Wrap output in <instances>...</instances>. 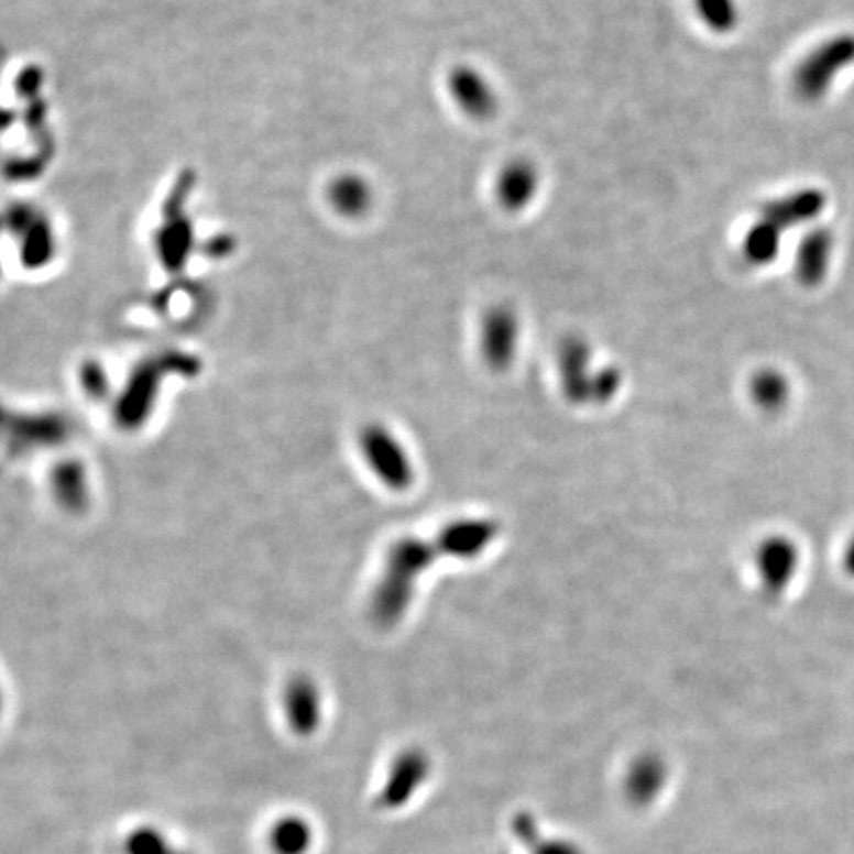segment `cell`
<instances>
[{
	"label": "cell",
	"mask_w": 854,
	"mask_h": 854,
	"mask_svg": "<svg viewBox=\"0 0 854 854\" xmlns=\"http://www.w3.org/2000/svg\"><path fill=\"white\" fill-rule=\"evenodd\" d=\"M437 554L436 540L429 543L418 536H406L390 548L384 576L372 595V615L382 627H394L408 613L419 576L434 563Z\"/></svg>",
	"instance_id": "1"
},
{
	"label": "cell",
	"mask_w": 854,
	"mask_h": 854,
	"mask_svg": "<svg viewBox=\"0 0 854 854\" xmlns=\"http://www.w3.org/2000/svg\"><path fill=\"white\" fill-rule=\"evenodd\" d=\"M590 344L580 337L563 340L558 350V372L563 396L576 406L610 404L622 388V372L613 366L593 370Z\"/></svg>",
	"instance_id": "2"
},
{
	"label": "cell",
	"mask_w": 854,
	"mask_h": 854,
	"mask_svg": "<svg viewBox=\"0 0 854 854\" xmlns=\"http://www.w3.org/2000/svg\"><path fill=\"white\" fill-rule=\"evenodd\" d=\"M854 64V34H839L819 44L793 76L797 96L806 101L825 98L836 76Z\"/></svg>",
	"instance_id": "3"
},
{
	"label": "cell",
	"mask_w": 854,
	"mask_h": 854,
	"mask_svg": "<svg viewBox=\"0 0 854 854\" xmlns=\"http://www.w3.org/2000/svg\"><path fill=\"white\" fill-rule=\"evenodd\" d=\"M360 451L372 473L392 491H408L414 485V463L398 436L382 424H370L360 431Z\"/></svg>",
	"instance_id": "4"
},
{
	"label": "cell",
	"mask_w": 854,
	"mask_h": 854,
	"mask_svg": "<svg viewBox=\"0 0 854 854\" xmlns=\"http://www.w3.org/2000/svg\"><path fill=\"white\" fill-rule=\"evenodd\" d=\"M521 320L516 313L499 305L486 313L481 325V354L493 370H506L518 352Z\"/></svg>",
	"instance_id": "5"
},
{
	"label": "cell",
	"mask_w": 854,
	"mask_h": 854,
	"mask_svg": "<svg viewBox=\"0 0 854 854\" xmlns=\"http://www.w3.org/2000/svg\"><path fill=\"white\" fill-rule=\"evenodd\" d=\"M499 536V525L491 518H461L441 528L436 536L441 556L457 560H473L485 552Z\"/></svg>",
	"instance_id": "6"
},
{
	"label": "cell",
	"mask_w": 854,
	"mask_h": 854,
	"mask_svg": "<svg viewBox=\"0 0 854 854\" xmlns=\"http://www.w3.org/2000/svg\"><path fill=\"white\" fill-rule=\"evenodd\" d=\"M826 206V196L819 188H801L781 196L762 208V218L777 226L781 232L817 220Z\"/></svg>",
	"instance_id": "7"
},
{
	"label": "cell",
	"mask_w": 854,
	"mask_h": 854,
	"mask_svg": "<svg viewBox=\"0 0 854 854\" xmlns=\"http://www.w3.org/2000/svg\"><path fill=\"white\" fill-rule=\"evenodd\" d=\"M449 91H451V98L456 99L457 106L461 107V111H466L467 116L485 119L495 113L496 103H499L495 88L477 69L469 66L453 69L449 76Z\"/></svg>",
	"instance_id": "8"
},
{
	"label": "cell",
	"mask_w": 854,
	"mask_h": 854,
	"mask_svg": "<svg viewBox=\"0 0 854 854\" xmlns=\"http://www.w3.org/2000/svg\"><path fill=\"white\" fill-rule=\"evenodd\" d=\"M540 175L530 161H513L505 165L496 178V198L505 210L516 212L530 205L538 195Z\"/></svg>",
	"instance_id": "9"
},
{
	"label": "cell",
	"mask_w": 854,
	"mask_h": 854,
	"mask_svg": "<svg viewBox=\"0 0 854 854\" xmlns=\"http://www.w3.org/2000/svg\"><path fill=\"white\" fill-rule=\"evenodd\" d=\"M835 240L826 228H815L799 243L796 255V273L799 282L815 287L825 280L833 258Z\"/></svg>",
	"instance_id": "10"
},
{
	"label": "cell",
	"mask_w": 854,
	"mask_h": 854,
	"mask_svg": "<svg viewBox=\"0 0 854 854\" xmlns=\"http://www.w3.org/2000/svg\"><path fill=\"white\" fill-rule=\"evenodd\" d=\"M285 714L295 734L309 736L320 720L319 689L309 679H295L285 690Z\"/></svg>",
	"instance_id": "11"
},
{
	"label": "cell",
	"mask_w": 854,
	"mask_h": 854,
	"mask_svg": "<svg viewBox=\"0 0 854 854\" xmlns=\"http://www.w3.org/2000/svg\"><path fill=\"white\" fill-rule=\"evenodd\" d=\"M273 854H307L313 845V829L303 817L285 815L267 833Z\"/></svg>",
	"instance_id": "12"
},
{
	"label": "cell",
	"mask_w": 854,
	"mask_h": 854,
	"mask_svg": "<svg viewBox=\"0 0 854 854\" xmlns=\"http://www.w3.org/2000/svg\"><path fill=\"white\" fill-rule=\"evenodd\" d=\"M779 248H781V230L762 218L747 230L742 243V253L746 262L752 265H767L779 255Z\"/></svg>",
	"instance_id": "13"
},
{
	"label": "cell",
	"mask_w": 854,
	"mask_h": 854,
	"mask_svg": "<svg viewBox=\"0 0 854 854\" xmlns=\"http://www.w3.org/2000/svg\"><path fill=\"white\" fill-rule=\"evenodd\" d=\"M125 854H190L171 845L168 836L155 826H136L123 841Z\"/></svg>",
	"instance_id": "14"
},
{
	"label": "cell",
	"mask_w": 854,
	"mask_h": 854,
	"mask_svg": "<svg viewBox=\"0 0 854 854\" xmlns=\"http://www.w3.org/2000/svg\"><path fill=\"white\" fill-rule=\"evenodd\" d=\"M699 19L716 34H729L738 24L736 0H694Z\"/></svg>",
	"instance_id": "15"
},
{
	"label": "cell",
	"mask_w": 854,
	"mask_h": 854,
	"mask_svg": "<svg viewBox=\"0 0 854 854\" xmlns=\"http://www.w3.org/2000/svg\"><path fill=\"white\" fill-rule=\"evenodd\" d=\"M335 202L347 214H362L372 202V190L364 180L349 176L335 186Z\"/></svg>",
	"instance_id": "16"
}]
</instances>
